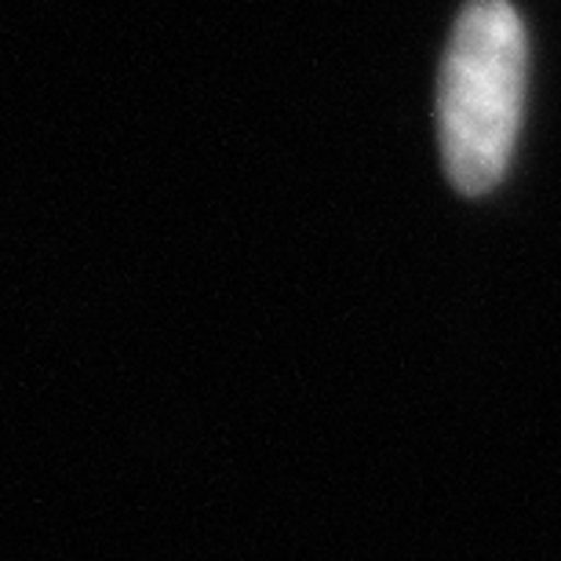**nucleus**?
I'll return each mask as SVG.
<instances>
[{
  "mask_svg": "<svg viewBox=\"0 0 561 561\" xmlns=\"http://www.w3.org/2000/svg\"><path fill=\"white\" fill-rule=\"evenodd\" d=\"M529 81V37L511 0H467L437 81V136L459 194L478 197L507 175Z\"/></svg>",
  "mask_w": 561,
  "mask_h": 561,
  "instance_id": "nucleus-1",
  "label": "nucleus"
}]
</instances>
